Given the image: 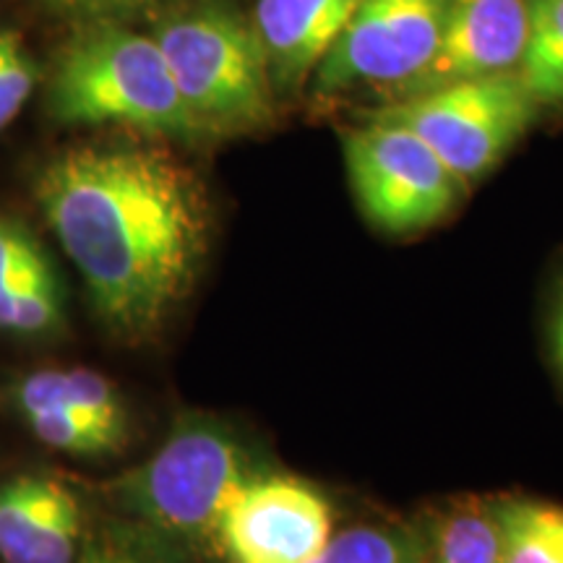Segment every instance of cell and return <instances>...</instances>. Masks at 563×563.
Here are the masks:
<instances>
[{
    "mask_svg": "<svg viewBox=\"0 0 563 563\" xmlns=\"http://www.w3.org/2000/svg\"><path fill=\"white\" fill-rule=\"evenodd\" d=\"M34 194L104 327L125 342L157 336L207 258L196 175L159 146L84 144L47 162Z\"/></svg>",
    "mask_w": 563,
    "mask_h": 563,
    "instance_id": "cell-1",
    "label": "cell"
},
{
    "mask_svg": "<svg viewBox=\"0 0 563 563\" xmlns=\"http://www.w3.org/2000/svg\"><path fill=\"white\" fill-rule=\"evenodd\" d=\"M47 110L63 125H129L152 136H201L157 40L95 21L66 42L47 84Z\"/></svg>",
    "mask_w": 563,
    "mask_h": 563,
    "instance_id": "cell-2",
    "label": "cell"
},
{
    "mask_svg": "<svg viewBox=\"0 0 563 563\" xmlns=\"http://www.w3.org/2000/svg\"><path fill=\"white\" fill-rule=\"evenodd\" d=\"M162 55L201 136H241L274 121V79L253 24L220 3L183 9L157 26Z\"/></svg>",
    "mask_w": 563,
    "mask_h": 563,
    "instance_id": "cell-3",
    "label": "cell"
},
{
    "mask_svg": "<svg viewBox=\"0 0 563 563\" xmlns=\"http://www.w3.org/2000/svg\"><path fill=\"white\" fill-rule=\"evenodd\" d=\"M249 456L228 428L183 420L150 460L112 485L118 504L167 538L214 532L230 496L249 481Z\"/></svg>",
    "mask_w": 563,
    "mask_h": 563,
    "instance_id": "cell-4",
    "label": "cell"
},
{
    "mask_svg": "<svg viewBox=\"0 0 563 563\" xmlns=\"http://www.w3.org/2000/svg\"><path fill=\"white\" fill-rule=\"evenodd\" d=\"M538 102L517 70L399 97L378 110L384 121L410 129L464 186L488 175L534 121Z\"/></svg>",
    "mask_w": 563,
    "mask_h": 563,
    "instance_id": "cell-5",
    "label": "cell"
},
{
    "mask_svg": "<svg viewBox=\"0 0 563 563\" xmlns=\"http://www.w3.org/2000/svg\"><path fill=\"white\" fill-rule=\"evenodd\" d=\"M344 159L365 220L389 235L439 224L464 188L426 141L378 115L344 136Z\"/></svg>",
    "mask_w": 563,
    "mask_h": 563,
    "instance_id": "cell-6",
    "label": "cell"
},
{
    "mask_svg": "<svg viewBox=\"0 0 563 563\" xmlns=\"http://www.w3.org/2000/svg\"><path fill=\"white\" fill-rule=\"evenodd\" d=\"M452 0H363L316 68L321 95L357 84L402 89L431 63Z\"/></svg>",
    "mask_w": 563,
    "mask_h": 563,
    "instance_id": "cell-7",
    "label": "cell"
},
{
    "mask_svg": "<svg viewBox=\"0 0 563 563\" xmlns=\"http://www.w3.org/2000/svg\"><path fill=\"white\" fill-rule=\"evenodd\" d=\"M332 530V506L313 485L251 475L224 504L211 538L230 563H311Z\"/></svg>",
    "mask_w": 563,
    "mask_h": 563,
    "instance_id": "cell-8",
    "label": "cell"
},
{
    "mask_svg": "<svg viewBox=\"0 0 563 563\" xmlns=\"http://www.w3.org/2000/svg\"><path fill=\"white\" fill-rule=\"evenodd\" d=\"M527 0H452L435 55L399 95L517 70L527 45Z\"/></svg>",
    "mask_w": 563,
    "mask_h": 563,
    "instance_id": "cell-9",
    "label": "cell"
},
{
    "mask_svg": "<svg viewBox=\"0 0 563 563\" xmlns=\"http://www.w3.org/2000/svg\"><path fill=\"white\" fill-rule=\"evenodd\" d=\"M81 540V506L60 481L16 475L0 483L3 563H76Z\"/></svg>",
    "mask_w": 563,
    "mask_h": 563,
    "instance_id": "cell-10",
    "label": "cell"
},
{
    "mask_svg": "<svg viewBox=\"0 0 563 563\" xmlns=\"http://www.w3.org/2000/svg\"><path fill=\"white\" fill-rule=\"evenodd\" d=\"M363 0H258L253 30L274 87L298 91L316 74Z\"/></svg>",
    "mask_w": 563,
    "mask_h": 563,
    "instance_id": "cell-11",
    "label": "cell"
},
{
    "mask_svg": "<svg viewBox=\"0 0 563 563\" xmlns=\"http://www.w3.org/2000/svg\"><path fill=\"white\" fill-rule=\"evenodd\" d=\"M21 415L63 407L89 418L118 443L125 439V407L102 373L89 368L34 371L16 386Z\"/></svg>",
    "mask_w": 563,
    "mask_h": 563,
    "instance_id": "cell-12",
    "label": "cell"
},
{
    "mask_svg": "<svg viewBox=\"0 0 563 563\" xmlns=\"http://www.w3.org/2000/svg\"><path fill=\"white\" fill-rule=\"evenodd\" d=\"M504 563H563V506L511 496L493 501Z\"/></svg>",
    "mask_w": 563,
    "mask_h": 563,
    "instance_id": "cell-13",
    "label": "cell"
},
{
    "mask_svg": "<svg viewBox=\"0 0 563 563\" xmlns=\"http://www.w3.org/2000/svg\"><path fill=\"white\" fill-rule=\"evenodd\" d=\"M420 563H504L493 504H462L435 522Z\"/></svg>",
    "mask_w": 563,
    "mask_h": 563,
    "instance_id": "cell-14",
    "label": "cell"
},
{
    "mask_svg": "<svg viewBox=\"0 0 563 563\" xmlns=\"http://www.w3.org/2000/svg\"><path fill=\"white\" fill-rule=\"evenodd\" d=\"M527 45L517 74L538 104L563 108V0H527Z\"/></svg>",
    "mask_w": 563,
    "mask_h": 563,
    "instance_id": "cell-15",
    "label": "cell"
},
{
    "mask_svg": "<svg viewBox=\"0 0 563 563\" xmlns=\"http://www.w3.org/2000/svg\"><path fill=\"white\" fill-rule=\"evenodd\" d=\"M60 321V292L47 258L26 277L0 292V329L19 334H42Z\"/></svg>",
    "mask_w": 563,
    "mask_h": 563,
    "instance_id": "cell-16",
    "label": "cell"
},
{
    "mask_svg": "<svg viewBox=\"0 0 563 563\" xmlns=\"http://www.w3.org/2000/svg\"><path fill=\"white\" fill-rule=\"evenodd\" d=\"M311 563H420V548L405 532L386 527H352L332 534Z\"/></svg>",
    "mask_w": 563,
    "mask_h": 563,
    "instance_id": "cell-17",
    "label": "cell"
},
{
    "mask_svg": "<svg viewBox=\"0 0 563 563\" xmlns=\"http://www.w3.org/2000/svg\"><path fill=\"white\" fill-rule=\"evenodd\" d=\"M150 530V527H146ZM76 563H178L170 551H165V543L159 540V532H144V525L139 527H102V530L89 532L81 540Z\"/></svg>",
    "mask_w": 563,
    "mask_h": 563,
    "instance_id": "cell-18",
    "label": "cell"
},
{
    "mask_svg": "<svg viewBox=\"0 0 563 563\" xmlns=\"http://www.w3.org/2000/svg\"><path fill=\"white\" fill-rule=\"evenodd\" d=\"M24 420L42 443L66 454L95 456L108 454L112 449L121 446V443L104 433L100 426H95L89 418H84V415L74 410H63V407L30 412L24 415Z\"/></svg>",
    "mask_w": 563,
    "mask_h": 563,
    "instance_id": "cell-19",
    "label": "cell"
},
{
    "mask_svg": "<svg viewBox=\"0 0 563 563\" xmlns=\"http://www.w3.org/2000/svg\"><path fill=\"white\" fill-rule=\"evenodd\" d=\"M37 84V66L16 32L0 30V131L19 115Z\"/></svg>",
    "mask_w": 563,
    "mask_h": 563,
    "instance_id": "cell-20",
    "label": "cell"
},
{
    "mask_svg": "<svg viewBox=\"0 0 563 563\" xmlns=\"http://www.w3.org/2000/svg\"><path fill=\"white\" fill-rule=\"evenodd\" d=\"M42 258L47 256L32 232L21 222L0 214V292L24 279Z\"/></svg>",
    "mask_w": 563,
    "mask_h": 563,
    "instance_id": "cell-21",
    "label": "cell"
},
{
    "mask_svg": "<svg viewBox=\"0 0 563 563\" xmlns=\"http://www.w3.org/2000/svg\"><path fill=\"white\" fill-rule=\"evenodd\" d=\"M42 3L58 11L76 13V16L112 21L115 16H131V13L152 9L159 0H42Z\"/></svg>",
    "mask_w": 563,
    "mask_h": 563,
    "instance_id": "cell-22",
    "label": "cell"
},
{
    "mask_svg": "<svg viewBox=\"0 0 563 563\" xmlns=\"http://www.w3.org/2000/svg\"><path fill=\"white\" fill-rule=\"evenodd\" d=\"M548 329H551V350L553 361L559 365L563 376V269L553 282V295H551V313H548Z\"/></svg>",
    "mask_w": 563,
    "mask_h": 563,
    "instance_id": "cell-23",
    "label": "cell"
}]
</instances>
